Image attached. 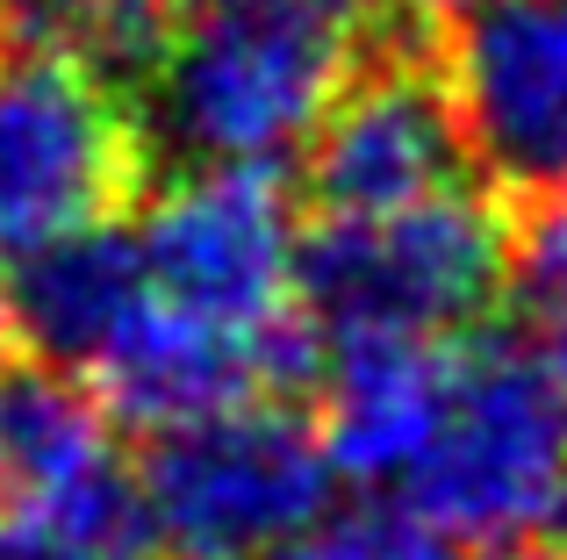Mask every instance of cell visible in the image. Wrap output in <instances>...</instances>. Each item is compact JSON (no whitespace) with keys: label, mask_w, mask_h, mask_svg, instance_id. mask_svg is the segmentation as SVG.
Here are the masks:
<instances>
[{"label":"cell","mask_w":567,"mask_h":560,"mask_svg":"<svg viewBox=\"0 0 567 560\" xmlns=\"http://www.w3.org/2000/svg\"><path fill=\"white\" fill-rule=\"evenodd\" d=\"M539 360H546V374H554V388H560V403H567V323H554V345H546Z\"/></svg>","instance_id":"cell-18"},{"label":"cell","mask_w":567,"mask_h":560,"mask_svg":"<svg viewBox=\"0 0 567 560\" xmlns=\"http://www.w3.org/2000/svg\"><path fill=\"white\" fill-rule=\"evenodd\" d=\"M137 302L144 273L123 224H94L37 245V252H14L0 273L14 352H29L37 366H58V374H94V360L137 317Z\"/></svg>","instance_id":"cell-11"},{"label":"cell","mask_w":567,"mask_h":560,"mask_svg":"<svg viewBox=\"0 0 567 560\" xmlns=\"http://www.w3.org/2000/svg\"><path fill=\"white\" fill-rule=\"evenodd\" d=\"M546 525H554V547L567 553V475H560V489H554V510H546Z\"/></svg>","instance_id":"cell-19"},{"label":"cell","mask_w":567,"mask_h":560,"mask_svg":"<svg viewBox=\"0 0 567 560\" xmlns=\"http://www.w3.org/2000/svg\"><path fill=\"white\" fill-rule=\"evenodd\" d=\"M511 224L467 180L388 216H323L302 230L295 309L331 338H460L503 302Z\"/></svg>","instance_id":"cell-2"},{"label":"cell","mask_w":567,"mask_h":560,"mask_svg":"<svg viewBox=\"0 0 567 560\" xmlns=\"http://www.w3.org/2000/svg\"><path fill=\"white\" fill-rule=\"evenodd\" d=\"M14 360V338H8V309H0V366Z\"/></svg>","instance_id":"cell-21"},{"label":"cell","mask_w":567,"mask_h":560,"mask_svg":"<svg viewBox=\"0 0 567 560\" xmlns=\"http://www.w3.org/2000/svg\"><path fill=\"white\" fill-rule=\"evenodd\" d=\"M144 180L123 86L37 43H0V259L115 224Z\"/></svg>","instance_id":"cell-4"},{"label":"cell","mask_w":567,"mask_h":560,"mask_svg":"<svg viewBox=\"0 0 567 560\" xmlns=\"http://www.w3.org/2000/svg\"><path fill=\"white\" fill-rule=\"evenodd\" d=\"M309 8H323L338 29H402L424 0H309Z\"/></svg>","instance_id":"cell-17"},{"label":"cell","mask_w":567,"mask_h":560,"mask_svg":"<svg viewBox=\"0 0 567 560\" xmlns=\"http://www.w3.org/2000/svg\"><path fill=\"white\" fill-rule=\"evenodd\" d=\"M130 481L158 560H274L331 510L317 424L280 395L152 432Z\"/></svg>","instance_id":"cell-3"},{"label":"cell","mask_w":567,"mask_h":560,"mask_svg":"<svg viewBox=\"0 0 567 560\" xmlns=\"http://www.w3.org/2000/svg\"><path fill=\"white\" fill-rule=\"evenodd\" d=\"M460 381V345L453 338H331L317 352V446L331 460V481L360 489H402L410 467L431 453Z\"/></svg>","instance_id":"cell-10"},{"label":"cell","mask_w":567,"mask_h":560,"mask_svg":"<svg viewBox=\"0 0 567 560\" xmlns=\"http://www.w3.org/2000/svg\"><path fill=\"white\" fill-rule=\"evenodd\" d=\"M567 475V403L539 352H460V381L431 453L410 467L402 504L453 547H511L539 532Z\"/></svg>","instance_id":"cell-5"},{"label":"cell","mask_w":567,"mask_h":560,"mask_svg":"<svg viewBox=\"0 0 567 560\" xmlns=\"http://www.w3.org/2000/svg\"><path fill=\"white\" fill-rule=\"evenodd\" d=\"M181 0H0V43H37L94 65L109 86H144Z\"/></svg>","instance_id":"cell-13"},{"label":"cell","mask_w":567,"mask_h":560,"mask_svg":"<svg viewBox=\"0 0 567 560\" xmlns=\"http://www.w3.org/2000/svg\"><path fill=\"white\" fill-rule=\"evenodd\" d=\"M496 560H567L560 547H525V539H511V547H496Z\"/></svg>","instance_id":"cell-20"},{"label":"cell","mask_w":567,"mask_h":560,"mask_svg":"<svg viewBox=\"0 0 567 560\" xmlns=\"http://www.w3.org/2000/svg\"><path fill=\"white\" fill-rule=\"evenodd\" d=\"M137 273L144 294L223 331H280L295 323V259L302 216L280 173L251 166H181L137 209Z\"/></svg>","instance_id":"cell-6"},{"label":"cell","mask_w":567,"mask_h":560,"mask_svg":"<svg viewBox=\"0 0 567 560\" xmlns=\"http://www.w3.org/2000/svg\"><path fill=\"white\" fill-rule=\"evenodd\" d=\"M274 560H467V547H453L410 504H352V510H323Z\"/></svg>","instance_id":"cell-15"},{"label":"cell","mask_w":567,"mask_h":560,"mask_svg":"<svg viewBox=\"0 0 567 560\" xmlns=\"http://www.w3.org/2000/svg\"><path fill=\"white\" fill-rule=\"evenodd\" d=\"M503 294H517L539 323H567V180L539 187L532 209L511 224V280H503Z\"/></svg>","instance_id":"cell-16"},{"label":"cell","mask_w":567,"mask_h":560,"mask_svg":"<svg viewBox=\"0 0 567 560\" xmlns=\"http://www.w3.org/2000/svg\"><path fill=\"white\" fill-rule=\"evenodd\" d=\"M115 475H123L115 417L80 374L37 360L0 366V525L72 504Z\"/></svg>","instance_id":"cell-12"},{"label":"cell","mask_w":567,"mask_h":560,"mask_svg":"<svg viewBox=\"0 0 567 560\" xmlns=\"http://www.w3.org/2000/svg\"><path fill=\"white\" fill-rule=\"evenodd\" d=\"M439 80L474 166L532 195L567 180V0H460Z\"/></svg>","instance_id":"cell-7"},{"label":"cell","mask_w":567,"mask_h":560,"mask_svg":"<svg viewBox=\"0 0 567 560\" xmlns=\"http://www.w3.org/2000/svg\"><path fill=\"white\" fill-rule=\"evenodd\" d=\"M352 65V29L309 0H181L144 72V144L181 166L280 173Z\"/></svg>","instance_id":"cell-1"},{"label":"cell","mask_w":567,"mask_h":560,"mask_svg":"<svg viewBox=\"0 0 567 560\" xmlns=\"http://www.w3.org/2000/svg\"><path fill=\"white\" fill-rule=\"evenodd\" d=\"M317 352L323 338L302 317L280 323V331H223V323L181 317V309L144 294L137 317L94 360V395L115 424L152 438V432L208 417V409L302 388L317 374Z\"/></svg>","instance_id":"cell-9"},{"label":"cell","mask_w":567,"mask_h":560,"mask_svg":"<svg viewBox=\"0 0 567 560\" xmlns=\"http://www.w3.org/2000/svg\"><path fill=\"white\" fill-rule=\"evenodd\" d=\"M302 158L323 216H388L467 180V129L431 58L381 51L346 72Z\"/></svg>","instance_id":"cell-8"},{"label":"cell","mask_w":567,"mask_h":560,"mask_svg":"<svg viewBox=\"0 0 567 560\" xmlns=\"http://www.w3.org/2000/svg\"><path fill=\"white\" fill-rule=\"evenodd\" d=\"M0 560H158L130 467L115 481H101V489L58 504V510L8 518L0 525Z\"/></svg>","instance_id":"cell-14"}]
</instances>
